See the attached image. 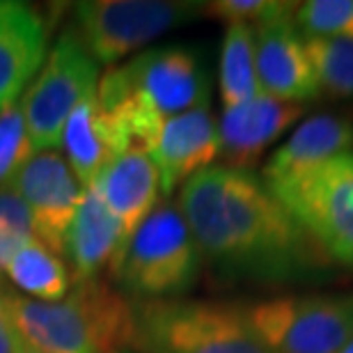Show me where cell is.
<instances>
[{
    "label": "cell",
    "mask_w": 353,
    "mask_h": 353,
    "mask_svg": "<svg viewBox=\"0 0 353 353\" xmlns=\"http://www.w3.org/2000/svg\"><path fill=\"white\" fill-rule=\"evenodd\" d=\"M351 150L353 119L333 112L312 115L296 126L292 136L271 154L262 170V181L268 188H278Z\"/></svg>",
    "instance_id": "obj_16"
},
{
    "label": "cell",
    "mask_w": 353,
    "mask_h": 353,
    "mask_svg": "<svg viewBox=\"0 0 353 353\" xmlns=\"http://www.w3.org/2000/svg\"><path fill=\"white\" fill-rule=\"evenodd\" d=\"M150 159L161 176V193L170 197L190 176L218 159V124L209 105L170 117L161 129Z\"/></svg>",
    "instance_id": "obj_13"
},
{
    "label": "cell",
    "mask_w": 353,
    "mask_h": 353,
    "mask_svg": "<svg viewBox=\"0 0 353 353\" xmlns=\"http://www.w3.org/2000/svg\"><path fill=\"white\" fill-rule=\"evenodd\" d=\"M316 85L323 94L340 99L353 97V39L303 37Z\"/></svg>",
    "instance_id": "obj_21"
},
{
    "label": "cell",
    "mask_w": 353,
    "mask_h": 353,
    "mask_svg": "<svg viewBox=\"0 0 353 353\" xmlns=\"http://www.w3.org/2000/svg\"><path fill=\"white\" fill-rule=\"evenodd\" d=\"M92 188L101 195L129 241L138 225L157 209L161 176L147 152H124L103 168Z\"/></svg>",
    "instance_id": "obj_17"
},
{
    "label": "cell",
    "mask_w": 353,
    "mask_h": 353,
    "mask_svg": "<svg viewBox=\"0 0 353 353\" xmlns=\"http://www.w3.org/2000/svg\"><path fill=\"white\" fill-rule=\"evenodd\" d=\"M14 328L41 353H124L133 349V305L99 278L76 282L62 301L41 303L3 287Z\"/></svg>",
    "instance_id": "obj_2"
},
{
    "label": "cell",
    "mask_w": 353,
    "mask_h": 353,
    "mask_svg": "<svg viewBox=\"0 0 353 353\" xmlns=\"http://www.w3.org/2000/svg\"><path fill=\"white\" fill-rule=\"evenodd\" d=\"M48 28L26 3L0 0V110L19 101L46 58Z\"/></svg>",
    "instance_id": "obj_15"
},
{
    "label": "cell",
    "mask_w": 353,
    "mask_h": 353,
    "mask_svg": "<svg viewBox=\"0 0 353 353\" xmlns=\"http://www.w3.org/2000/svg\"><path fill=\"white\" fill-rule=\"evenodd\" d=\"M138 353H271L245 307L223 301L154 299L133 303Z\"/></svg>",
    "instance_id": "obj_3"
},
{
    "label": "cell",
    "mask_w": 353,
    "mask_h": 353,
    "mask_svg": "<svg viewBox=\"0 0 353 353\" xmlns=\"http://www.w3.org/2000/svg\"><path fill=\"white\" fill-rule=\"evenodd\" d=\"M176 207L202 262L223 278L299 285L335 275L330 259L252 170L211 165L183 183Z\"/></svg>",
    "instance_id": "obj_1"
},
{
    "label": "cell",
    "mask_w": 353,
    "mask_h": 353,
    "mask_svg": "<svg viewBox=\"0 0 353 353\" xmlns=\"http://www.w3.org/2000/svg\"><path fill=\"white\" fill-rule=\"evenodd\" d=\"M204 14V3L179 0H90L74 5V32L99 67H115L161 34Z\"/></svg>",
    "instance_id": "obj_8"
},
{
    "label": "cell",
    "mask_w": 353,
    "mask_h": 353,
    "mask_svg": "<svg viewBox=\"0 0 353 353\" xmlns=\"http://www.w3.org/2000/svg\"><path fill=\"white\" fill-rule=\"evenodd\" d=\"M294 23L303 37L353 39V0H307V3H299Z\"/></svg>",
    "instance_id": "obj_22"
},
{
    "label": "cell",
    "mask_w": 353,
    "mask_h": 353,
    "mask_svg": "<svg viewBox=\"0 0 353 353\" xmlns=\"http://www.w3.org/2000/svg\"><path fill=\"white\" fill-rule=\"evenodd\" d=\"M124 245L126 234L122 225L105 207L101 195L90 186L83 193L62 245V255L72 264V282L99 280L105 268L115 273Z\"/></svg>",
    "instance_id": "obj_14"
},
{
    "label": "cell",
    "mask_w": 353,
    "mask_h": 353,
    "mask_svg": "<svg viewBox=\"0 0 353 353\" xmlns=\"http://www.w3.org/2000/svg\"><path fill=\"white\" fill-rule=\"evenodd\" d=\"M255 65V30L248 23H230L221 51L223 108H234L259 94Z\"/></svg>",
    "instance_id": "obj_20"
},
{
    "label": "cell",
    "mask_w": 353,
    "mask_h": 353,
    "mask_svg": "<svg viewBox=\"0 0 353 353\" xmlns=\"http://www.w3.org/2000/svg\"><path fill=\"white\" fill-rule=\"evenodd\" d=\"M200 271V248L179 207L159 202L129 236L112 275L140 301H154L179 299L195 285Z\"/></svg>",
    "instance_id": "obj_4"
},
{
    "label": "cell",
    "mask_w": 353,
    "mask_h": 353,
    "mask_svg": "<svg viewBox=\"0 0 353 353\" xmlns=\"http://www.w3.org/2000/svg\"><path fill=\"white\" fill-rule=\"evenodd\" d=\"M299 3H282V0H216L204 3V14L221 19L225 23H248L259 26L271 19L294 17Z\"/></svg>",
    "instance_id": "obj_25"
},
{
    "label": "cell",
    "mask_w": 353,
    "mask_h": 353,
    "mask_svg": "<svg viewBox=\"0 0 353 353\" xmlns=\"http://www.w3.org/2000/svg\"><path fill=\"white\" fill-rule=\"evenodd\" d=\"M305 103L282 101L259 92L241 105L223 110L218 119V157L223 165L250 170L262 154L296 119L305 115Z\"/></svg>",
    "instance_id": "obj_11"
},
{
    "label": "cell",
    "mask_w": 353,
    "mask_h": 353,
    "mask_svg": "<svg viewBox=\"0 0 353 353\" xmlns=\"http://www.w3.org/2000/svg\"><path fill=\"white\" fill-rule=\"evenodd\" d=\"M30 239L37 236L26 202L12 186L0 188V273H5L10 257Z\"/></svg>",
    "instance_id": "obj_24"
},
{
    "label": "cell",
    "mask_w": 353,
    "mask_h": 353,
    "mask_svg": "<svg viewBox=\"0 0 353 353\" xmlns=\"http://www.w3.org/2000/svg\"><path fill=\"white\" fill-rule=\"evenodd\" d=\"M99 85V62L79 34L65 30L19 99L34 152H53L62 143L69 115Z\"/></svg>",
    "instance_id": "obj_7"
},
{
    "label": "cell",
    "mask_w": 353,
    "mask_h": 353,
    "mask_svg": "<svg viewBox=\"0 0 353 353\" xmlns=\"http://www.w3.org/2000/svg\"><path fill=\"white\" fill-rule=\"evenodd\" d=\"M342 353H353V340H351V342L347 344V347L342 349Z\"/></svg>",
    "instance_id": "obj_28"
},
{
    "label": "cell",
    "mask_w": 353,
    "mask_h": 353,
    "mask_svg": "<svg viewBox=\"0 0 353 353\" xmlns=\"http://www.w3.org/2000/svg\"><path fill=\"white\" fill-rule=\"evenodd\" d=\"M243 307L271 353H342L353 340V292L287 294Z\"/></svg>",
    "instance_id": "obj_5"
},
{
    "label": "cell",
    "mask_w": 353,
    "mask_h": 353,
    "mask_svg": "<svg viewBox=\"0 0 353 353\" xmlns=\"http://www.w3.org/2000/svg\"><path fill=\"white\" fill-rule=\"evenodd\" d=\"M268 190L330 264L353 273V150Z\"/></svg>",
    "instance_id": "obj_6"
},
{
    "label": "cell",
    "mask_w": 353,
    "mask_h": 353,
    "mask_svg": "<svg viewBox=\"0 0 353 353\" xmlns=\"http://www.w3.org/2000/svg\"><path fill=\"white\" fill-rule=\"evenodd\" d=\"M10 186L30 211L34 236L46 248L62 255L67 230L85 193L67 159L55 150L34 154L17 172Z\"/></svg>",
    "instance_id": "obj_10"
},
{
    "label": "cell",
    "mask_w": 353,
    "mask_h": 353,
    "mask_svg": "<svg viewBox=\"0 0 353 353\" xmlns=\"http://www.w3.org/2000/svg\"><path fill=\"white\" fill-rule=\"evenodd\" d=\"M126 94L138 99L161 119L209 105V81L193 51L181 46L150 48L126 65L108 67Z\"/></svg>",
    "instance_id": "obj_9"
},
{
    "label": "cell",
    "mask_w": 353,
    "mask_h": 353,
    "mask_svg": "<svg viewBox=\"0 0 353 353\" xmlns=\"http://www.w3.org/2000/svg\"><path fill=\"white\" fill-rule=\"evenodd\" d=\"M60 145L67 152L69 168L85 190L97 181L103 168L117 157L112 150L108 129H105L101 108H99L97 90L81 99V103L72 110L65 129H62Z\"/></svg>",
    "instance_id": "obj_18"
},
{
    "label": "cell",
    "mask_w": 353,
    "mask_h": 353,
    "mask_svg": "<svg viewBox=\"0 0 353 353\" xmlns=\"http://www.w3.org/2000/svg\"><path fill=\"white\" fill-rule=\"evenodd\" d=\"M294 17H280L252 26L257 79L264 94L307 105V101L316 99L321 92Z\"/></svg>",
    "instance_id": "obj_12"
},
{
    "label": "cell",
    "mask_w": 353,
    "mask_h": 353,
    "mask_svg": "<svg viewBox=\"0 0 353 353\" xmlns=\"http://www.w3.org/2000/svg\"><path fill=\"white\" fill-rule=\"evenodd\" d=\"M0 353H12V323L3 305V282H0Z\"/></svg>",
    "instance_id": "obj_26"
},
{
    "label": "cell",
    "mask_w": 353,
    "mask_h": 353,
    "mask_svg": "<svg viewBox=\"0 0 353 353\" xmlns=\"http://www.w3.org/2000/svg\"><path fill=\"white\" fill-rule=\"evenodd\" d=\"M5 275L28 294V299L41 303L62 301L69 294V285H74L62 257L39 239H30L14 252L5 266Z\"/></svg>",
    "instance_id": "obj_19"
},
{
    "label": "cell",
    "mask_w": 353,
    "mask_h": 353,
    "mask_svg": "<svg viewBox=\"0 0 353 353\" xmlns=\"http://www.w3.org/2000/svg\"><path fill=\"white\" fill-rule=\"evenodd\" d=\"M12 323V321H10ZM12 353H41L39 349H34L30 342L26 340L23 335L19 333L17 328H14V323H12Z\"/></svg>",
    "instance_id": "obj_27"
},
{
    "label": "cell",
    "mask_w": 353,
    "mask_h": 353,
    "mask_svg": "<svg viewBox=\"0 0 353 353\" xmlns=\"http://www.w3.org/2000/svg\"><path fill=\"white\" fill-rule=\"evenodd\" d=\"M34 157L21 103L14 101L0 110V188L10 186L17 172Z\"/></svg>",
    "instance_id": "obj_23"
}]
</instances>
